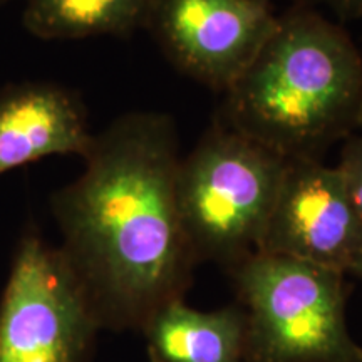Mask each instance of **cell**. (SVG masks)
Here are the masks:
<instances>
[{"label": "cell", "instance_id": "6da1fadb", "mask_svg": "<svg viewBox=\"0 0 362 362\" xmlns=\"http://www.w3.org/2000/svg\"><path fill=\"white\" fill-rule=\"evenodd\" d=\"M83 160V173L52 197L57 247L101 330L141 334L158 310L185 298L198 264L176 202L173 119L117 117Z\"/></svg>", "mask_w": 362, "mask_h": 362}, {"label": "cell", "instance_id": "7a4b0ae2", "mask_svg": "<svg viewBox=\"0 0 362 362\" xmlns=\"http://www.w3.org/2000/svg\"><path fill=\"white\" fill-rule=\"evenodd\" d=\"M362 56L346 30L296 11L225 90V126L287 160L317 158L357 131Z\"/></svg>", "mask_w": 362, "mask_h": 362}, {"label": "cell", "instance_id": "3957f363", "mask_svg": "<svg viewBox=\"0 0 362 362\" xmlns=\"http://www.w3.org/2000/svg\"><path fill=\"white\" fill-rule=\"evenodd\" d=\"M232 274L243 362H362L346 322V272L255 252Z\"/></svg>", "mask_w": 362, "mask_h": 362}, {"label": "cell", "instance_id": "277c9868", "mask_svg": "<svg viewBox=\"0 0 362 362\" xmlns=\"http://www.w3.org/2000/svg\"><path fill=\"white\" fill-rule=\"evenodd\" d=\"M287 158L221 124L176 175V202L197 260L230 270L259 250Z\"/></svg>", "mask_w": 362, "mask_h": 362}, {"label": "cell", "instance_id": "5b68a950", "mask_svg": "<svg viewBox=\"0 0 362 362\" xmlns=\"http://www.w3.org/2000/svg\"><path fill=\"white\" fill-rule=\"evenodd\" d=\"M99 330L61 248L30 225L0 297V362H93Z\"/></svg>", "mask_w": 362, "mask_h": 362}, {"label": "cell", "instance_id": "8992f818", "mask_svg": "<svg viewBox=\"0 0 362 362\" xmlns=\"http://www.w3.org/2000/svg\"><path fill=\"white\" fill-rule=\"evenodd\" d=\"M180 69L226 90L279 24L267 0H151L146 21Z\"/></svg>", "mask_w": 362, "mask_h": 362}, {"label": "cell", "instance_id": "52a82bcc", "mask_svg": "<svg viewBox=\"0 0 362 362\" xmlns=\"http://www.w3.org/2000/svg\"><path fill=\"white\" fill-rule=\"evenodd\" d=\"M362 248V225L337 166L287 160L259 250L347 274Z\"/></svg>", "mask_w": 362, "mask_h": 362}, {"label": "cell", "instance_id": "ba28073f", "mask_svg": "<svg viewBox=\"0 0 362 362\" xmlns=\"http://www.w3.org/2000/svg\"><path fill=\"white\" fill-rule=\"evenodd\" d=\"M83 104L54 83L0 89V176L51 156L84 158L93 146Z\"/></svg>", "mask_w": 362, "mask_h": 362}, {"label": "cell", "instance_id": "9c48e42d", "mask_svg": "<svg viewBox=\"0 0 362 362\" xmlns=\"http://www.w3.org/2000/svg\"><path fill=\"white\" fill-rule=\"evenodd\" d=\"M141 334L149 362H243L240 305L205 312L181 298L158 310Z\"/></svg>", "mask_w": 362, "mask_h": 362}, {"label": "cell", "instance_id": "30bf717a", "mask_svg": "<svg viewBox=\"0 0 362 362\" xmlns=\"http://www.w3.org/2000/svg\"><path fill=\"white\" fill-rule=\"evenodd\" d=\"M151 0H24L25 29L44 40L124 35L146 21Z\"/></svg>", "mask_w": 362, "mask_h": 362}, {"label": "cell", "instance_id": "8fae6325", "mask_svg": "<svg viewBox=\"0 0 362 362\" xmlns=\"http://www.w3.org/2000/svg\"><path fill=\"white\" fill-rule=\"evenodd\" d=\"M337 170L362 225V129L346 138Z\"/></svg>", "mask_w": 362, "mask_h": 362}, {"label": "cell", "instance_id": "7c38bea8", "mask_svg": "<svg viewBox=\"0 0 362 362\" xmlns=\"http://www.w3.org/2000/svg\"><path fill=\"white\" fill-rule=\"evenodd\" d=\"M344 19H362V0H319Z\"/></svg>", "mask_w": 362, "mask_h": 362}, {"label": "cell", "instance_id": "4fadbf2b", "mask_svg": "<svg viewBox=\"0 0 362 362\" xmlns=\"http://www.w3.org/2000/svg\"><path fill=\"white\" fill-rule=\"evenodd\" d=\"M347 274L354 275V277H357L362 282V248L359 250V253L354 257V260L351 262L349 269H347Z\"/></svg>", "mask_w": 362, "mask_h": 362}, {"label": "cell", "instance_id": "5bb4252c", "mask_svg": "<svg viewBox=\"0 0 362 362\" xmlns=\"http://www.w3.org/2000/svg\"><path fill=\"white\" fill-rule=\"evenodd\" d=\"M362 129V104H361V110H359V116H357V131Z\"/></svg>", "mask_w": 362, "mask_h": 362}, {"label": "cell", "instance_id": "9a60e30c", "mask_svg": "<svg viewBox=\"0 0 362 362\" xmlns=\"http://www.w3.org/2000/svg\"><path fill=\"white\" fill-rule=\"evenodd\" d=\"M8 0H0V6H2V4H7Z\"/></svg>", "mask_w": 362, "mask_h": 362}]
</instances>
